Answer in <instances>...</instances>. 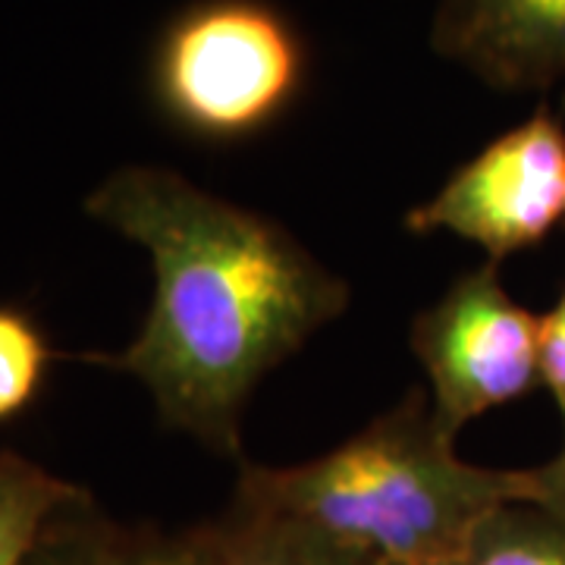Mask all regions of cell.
Listing matches in <instances>:
<instances>
[{"instance_id": "obj_1", "label": "cell", "mask_w": 565, "mask_h": 565, "mask_svg": "<svg viewBox=\"0 0 565 565\" xmlns=\"http://www.w3.org/2000/svg\"><path fill=\"white\" fill-rule=\"evenodd\" d=\"M82 207L139 245L154 274L136 340L85 362L136 377L163 427L243 465L255 390L343 318L349 282L282 223L170 167L126 163Z\"/></svg>"}, {"instance_id": "obj_2", "label": "cell", "mask_w": 565, "mask_h": 565, "mask_svg": "<svg viewBox=\"0 0 565 565\" xmlns=\"http://www.w3.org/2000/svg\"><path fill=\"white\" fill-rule=\"evenodd\" d=\"M233 493L390 565H452L497 509L531 500V475L465 462L427 390H408L318 459L282 468L245 459Z\"/></svg>"}, {"instance_id": "obj_3", "label": "cell", "mask_w": 565, "mask_h": 565, "mask_svg": "<svg viewBox=\"0 0 565 565\" xmlns=\"http://www.w3.org/2000/svg\"><path fill=\"white\" fill-rule=\"evenodd\" d=\"M308 82V44L267 0H195L163 25L151 98L180 132L243 141L270 129Z\"/></svg>"}, {"instance_id": "obj_4", "label": "cell", "mask_w": 565, "mask_h": 565, "mask_svg": "<svg viewBox=\"0 0 565 565\" xmlns=\"http://www.w3.org/2000/svg\"><path fill=\"white\" fill-rule=\"evenodd\" d=\"M537 340L541 315L505 289L493 262L459 274L437 302L418 311L408 349L444 430L459 437L465 424L541 386Z\"/></svg>"}, {"instance_id": "obj_5", "label": "cell", "mask_w": 565, "mask_h": 565, "mask_svg": "<svg viewBox=\"0 0 565 565\" xmlns=\"http://www.w3.org/2000/svg\"><path fill=\"white\" fill-rule=\"evenodd\" d=\"M403 223L412 236L449 233L478 245L493 264L541 245L565 223V120L541 104L452 170Z\"/></svg>"}, {"instance_id": "obj_6", "label": "cell", "mask_w": 565, "mask_h": 565, "mask_svg": "<svg viewBox=\"0 0 565 565\" xmlns=\"http://www.w3.org/2000/svg\"><path fill=\"white\" fill-rule=\"evenodd\" d=\"M430 47L497 92H546L565 79V0H437Z\"/></svg>"}, {"instance_id": "obj_7", "label": "cell", "mask_w": 565, "mask_h": 565, "mask_svg": "<svg viewBox=\"0 0 565 565\" xmlns=\"http://www.w3.org/2000/svg\"><path fill=\"white\" fill-rule=\"evenodd\" d=\"M214 522L221 531L223 565H390L362 546L239 493H233Z\"/></svg>"}, {"instance_id": "obj_8", "label": "cell", "mask_w": 565, "mask_h": 565, "mask_svg": "<svg viewBox=\"0 0 565 565\" xmlns=\"http://www.w3.org/2000/svg\"><path fill=\"white\" fill-rule=\"evenodd\" d=\"M88 490L0 449V565H22L51 519Z\"/></svg>"}, {"instance_id": "obj_9", "label": "cell", "mask_w": 565, "mask_h": 565, "mask_svg": "<svg viewBox=\"0 0 565 565\" xmlns=\"http://www.w3.org/2000/svg\"><path fill=\"white\" fill-rule=\"evenodd\" d=\"M452 565H565V522L537 503L497 509Z\"/></svg>"}, {"instance_id": "obj_10", "label": "cell", "mask_w": 565, "mask_h": 565, "mask_svg": "<svg viewBox=\"0 0 565 565\" xmlns=\"http://www.w3.org/2000/svg\"><path fill=\"white\" fill-rule=\"evenodd\" d=\"M54 359L57 352L32 315L0 305V424L32 408Z\"/></svg>"}, {"instance_id": "obj_11", "label": "cell", "mask_w": 565, "mask_h": 565, "mask_svg": "<svg viewBox=\"0 0 565 565\" xmlns=\"http://www.w3.org/2000/svg\"><path fill=\"white\" fill-rule=\"evenodd\" d=\"M120 527L85 493L51 519L22 565H110Z\"/></svg>"}, {"instance_id": "obj_12", "label": "cell", "mask_w": 565, "mask_h": 565, "mask_svg": "<svg viewBox=\"0 0 565 565\" xmlns=\"http://www.w3.org/2000/svg\"><path fill=\"white\" fill-rule=\"evenodd\" d=\"M110 565H223L221 531L214 519L177 531L120 527Z\"/></svg>"}, {"instance_id": "obj_13", "label": "cell", "mask_w": 565, "mask_h": 565, "mask_svg": "<svg viewBox=\"0 0 565 565\" xmlns=\"http://www.w3.org/2000/svg\"><path fill=\"white\" fill-rule=\"evenodd\" d=\"M537 377L559 412L565 444V282L550 311L541 315V340H537Z\"/></svg>"}, {"instance_id": "obj_14", "label": "cell", "mask_w": 565, "mask_h": 565, "mask_svg": "<svg viewBox=\"0 0 565 565\" xmlns=\"http://www.w3.org/2000/svg\"><path fill=\"white\" fill-rule=\"evenodd\" d=\"M527 475H531V500L527 503L544 505L546 512H553L556 519L565 522V444L550 462L527 468Z\"/></svg>"}]
</instances>
